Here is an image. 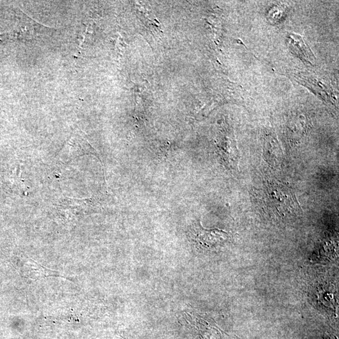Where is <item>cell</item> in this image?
<instances>
[{
    "label": "cell",
    "instance_id": "obj_2",
    "mask_svg": "<svg viewBox=\"0 0 339 339\" xmlns=\"http://www.w3.org/2000/svg\"><path fill=\"white\" fill-rule=\"evenodd\" d=\"M288 45L291 51L305 62L311 64L315 61L312 52L299 35L290 34L288 37Z\"/></svg>",
    "mask_w": 339,
    "mask_h": 339
},
{
    "label": "cell",
    "instance_id": "obj_1",
    "mask_svg": "<svg viewBox=\"0 0 339 339\" xmlns=\"http://www.w3.org/2000/svg\"><path fill=\"white\" fill-rule=\"evenodd\" d=\"M252 195L256 206L268 216L283 218L300 211L292 191L277 182L266 183L262 188L254 190Z\"/></svg>",
    "mask_w": 339,
    "mask_h": 339
},
{
    "label": "cell",
    "instance_id": "obj_3",
    "mask_svg": "<svg viewBox=\"0 0 339 339\" xmlns=\"http://www.w3.org/2000/svg\"><path fill=\"white\" fill-rule=\"evenodd\" d=\"M198 238L201 244L211 247L224 242L227 240V235L225 232L220 230H206L200 227Z\"/></svg>",
    "mask_w": 339,
    "mask_h": 339
}]
</instances>
